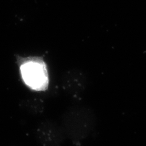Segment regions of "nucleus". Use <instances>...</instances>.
I'll return each mask as SVG.
<instances>
[{
    "mask_svg": "<svg viewBox=\"0 0 146 146\" xmlns=\"http://www.w3.org/2000/svg\"><path fill=\"white\" fill-rule=\"evenodd\" d=\"M85 74L78 69H71L64 73L62 77V87L67 94L72 96L82 94L87 87Z\"/></svg>",
    "mask_w": 146,
    "mask_h": 146,
    "instance_id": "obj_4",
    "label": "nucleus"
},
{
    "mask_svg": "<svg viewBox=\"0 0 146 146\" xmlns=\"http://www.w3.org/2000/svg\"><path fill=\"white\" fill-rule=\"evenodd\" d=\"M22 108L32 114L39 115L43 113L45 109V104L39 98H30L24 100L20 104Z\"/></svg>",
    "mask_w": 146,
    "mask_h": 146,
    "instance_id": "obj_5",
    "label": "nucleus"
},
{
    "mask_svg": "<svg viewBox=\"0 0 146 146\" xmlns=\"http://www.w3.org/2000/svg\"><path fill=\"white\" fill-rule=\"evenodd\" d=\"M96 116L86 106H74L66 111L62 116V127L66 136L74 141L86 139L96 127Z\"/></svg>",
    "mask_w": 146,
    "mask_h": 146,
    "instance_id": "obj_1",
    "label": "nucleus"
},
{
    "mask_svg": "<svg viewBox=\"0 0 146 146\" xmlns=\"http://www.w3.org/2000/svg\"><path fill=\"white\" fill-rule=\"evenodd\" d=\"M36 135L43 146H60L64 139L62 127L52 120H44L38 125Z\"/></svg>",
    "mask_w": 146,
    "mask_h": 146,
    "instance_id": "obj_3",
    "label": "nucleus"
},
{
    "mask_svg": "<svg viewBox=\"0 0 146 146\" xmlns=\"http://www.w3.org/2000/svg\"><path fill=\"white\" fill-rule=\"evenodd\" d=\"M21 74L25 83L36 90H41L47 86V69L43 59L40 57L21 58Z\"/></svg>",
    "mask_w": 146,
    "mask_h": 146,
    "instance_id": "obj_2",
    "label": "nucleus"
}]
</instances>
